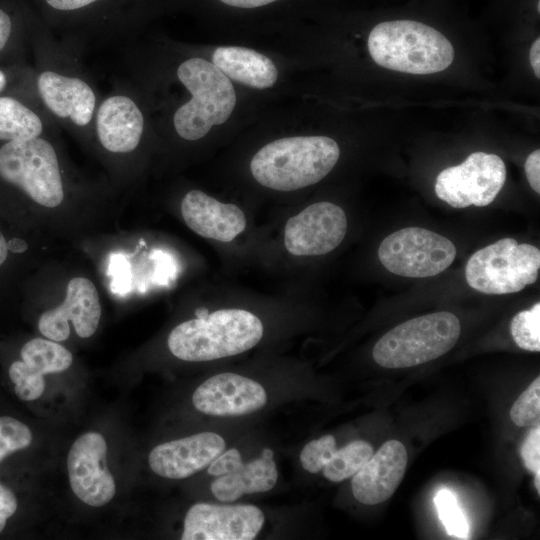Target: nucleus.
I'll use <instances>...</instances> for the list:
<instances>
[{
  "mask_svg": "<svg viewBox=\"0 0 540 540\" xmlns=\"http://www.w3.org/2000/svg\"><path fill=\"white\" fill-rule=\"evenodd\" d=\"M27 247L26 242L20 238H13L7 242V249L13 253H22Z\"/></svg>",
  "mask_w": 540,
  "mask_h": 540,
  "instance_id": "38",
  "label": "nucleus"
},
{
  "mask_svg": "<svg viewBox=\"0 0 540 540\" xmlns=\"http://www.w3.org/2000/svg\"><path fill=\"white\" fill-rule=\"evenodd\" d=\"M263 512L251 504L196 503L185 519L182 540H252L263 527Z\"/></svg>",
  "mask_w": 540,
  "mask_h": 540,
  "instance_id": "13",
  "label": "nucleus"
},
{
  "mask_svg": "<svg viewBox=\"0 0 540 540\" xmlns=\"http://www.w3.org/2000/svg\"><path fill=\"white\" fill-rule=\"evenodd\" d=\"M17 510V499L14 493L0 484V533L4 529L7 519Z\"/></svg>",
  "mask_w": 540,
  "mask_h": 540,
  "instance_id": "32",
  "label": "nucleus"
},
{
  "mask_svg": "<svg viewBox=\"0 0 540 540\" xmlns=\"http://www.w3.org/2000/svg\"><path fill=\"white\" fill-rule=\"evenodd\" d=\"M459 319L448 311L405 321L384 334L374 345L375 362L390 369L408 368L435 360L459 339Z\"/></svg>",
  "mask_w": 540,
  "mask_h": 540,
  "instance_id": "5",
  "label": "nucleus"
},
{
  "mask_svg": "<svg viewBox=\"0 0 540 540\" xmlns=\"http://www.w3.org/2000/svg\"><path fill=\"white\" fill-rule=\"evenodd\" d=\"M367 45L376 64L403 73H437L454 60L450 41L435 28L415 20L377 24L369 33Z\"/></svg>",
  "mask_w": 540,
  "mask_h": 540,
  "instance_id": "3",
  "label": "nucleus"
},
{
  "mask_svg": "<svg viewBox=\"0 0 540 540\" xmlns=\"http://www.w3.org/2000/svg\"><path fill=\"white\" fill-rule=\"evenodd\" d=\"M270 448H265L260 458L252 460L236 471L218 476L211 483V492L222 502H233L244 494L262 493L276 484L278 472Z\"/></svg>",
  "mask_w": 540,
  "mask_h": 540,
  "instance_id": "22",
  "label": "nucleus"
},
{
  "mask_svg": "<svg viewBox=\"0 0 540 540\" xmlns=\"http://www.w3.org/2000/svg\"><path fill=\"white\" fill-rule=\"evenodd\" d=\"M263 324L243 309H220L184 321L172 329L170 352L184 361L201 362L241 354L263 336Z\"/></svg>",
  "mask_w": 540,
  "mask_h": 540,
  "instance_id": "2",
  "label": "nucleus"
},
{
  "mask_svg": "<svg viewBox=\"0 0 540 540\" xmlns=\"http://www.w3.org/2000/svg\"><path fill=\"white\" fill-rule=\"evenodd\" d=\"M13 31V21L10 14L0 7V52L9 42Z\"/></svg>",
  "mask_w": 540,
  "mask_h": 540,
  "instance_id": "35",
  "label": "nucleus"
},
{
  "mask_svg": "<svg viewBox=\"0 0 540 540\" xmlns=\"http://www.w3.org/2000/svg\"><path fill=\"white\" fill-rule=\"evenodd\" d=\"M505 180L506 166L498 155L474 152L438 174L435 193L454 208L483 207L493 202Z\"/></svg>",
  "mask_w": 540,
  "mask_h": 540,
  "instance_id": "9",
  "label": "nucleus"
},
{
  "mask_svg": "<svg viewBox=\"0 0 540 540\" xmlns=\"http://www.w3.org/2000/svg\"><path fill=\"white\" fill-rule=\"evenodd\" d=\"M92 126L102 148L126 154L140 144L145 122L136 101L126 92H117L99 102Z\"/></svg>",
  "mask_w": 540,
  "mask_h": 540,
  "instance_id": "17",
  "label": "nucleus"
},
{
  "mask_svg": "<svg viewBox=\"0 0 540 540\" xmlns=\"http://www.w3.org/2000/svg\"><path fill=\"white\" fill-rule=\"evenodd\" d=\"M439 517L450 536L467 539L468 523L457 505L456 497L447 489L440 490L435 496Z\"/></svg>",
  "mask_w": 540,
  "mask_h": 540,
  "instance_id": "26",
  "label": "nucleus"
},
{
  "mask_svg": "<svg viewBox=\"0 0 540 540\" xmlns=\"http://www.w3.org/2000/svg\"><path fill=\"white\" fill-rule=\"evenodd\" d=\"M510 418L520 427L539 425L540 377H537L514 402L510 409Z\"/></svg>",
  "mask_w": 540,
  "mask_h": 540,
  "instance_id": "27",
  "label": "nucleus"
},
{
  "mask_svg": "<svg viewBox=\"0 0 540 540\" xmlns=\"http://www.w3.org/2000/svg\"><path fill=\"white\" fill-rule=\"evenodd\" d=\"M67 470L73 493L83 503L100 507L115 495V481L107 467V443L98 432H86L72 444Z\"/></svg>",
  "mask_w": 540,
  "mask_h": 540,
  "instance_id": "10",
  "label": "nucleus"
},
{
  "mask_svg": "<svg viewBox=\"0 0 540 540\" xmlns=\"http://www.w3.org/2000/svg\"><path fill=\"white\" fill-rule=\"evenodd\" d=\"M20 361L10 365L9 377L22 391L42 392L45 374L67 370L73 362L71 352L56 341L34 338L24 344Z\"/></svg>",
  "mask_w": 540,
  "mask_h": 540,
  "instance_id": "20",
  "label": "nucleus"
},
{
  "mask_svg": "<svg viewBox=\"0 0 540 540\" xmlns=\"http://www.w3.org/2000/svg\"><path fill=\"white\" fill-rule=\"evenodd\" d=\"M372 446L363 440L353 441L337 449L323 467L324 477L331 482H341L353 477L373 455Z\"/></svg>",
  "mask_w": 540,
  "mask_h": 540,
  "instance_id": "24",
  "label": "nucleus"
},
{
  "mask_svg": "<svg viewBox=\"0 0 540 540\" xmlns=\"http://www.w3.org/2000/svg\"><path fill=\"white\" fill-rule=\"evenodd\" d=\"M100 317L101 305L95 285L88 278L75 277L67 285L62 304L40 316L38 328L46 338L62 342L69 337L71 321L78 336L88 338L96 332Z\"/></svg>",
  "mask_w": 540,
  "mask_h": 540,
  "instance_id": "14",
  "label": "nucleus"
},
{
  "mask_svg": "<svg viewBox=\"0 0 540 540\" xmlns=\"http://www.w3.org/2000/svg\"><path fill=\"white\" fill-rule=\"evenodd\" d=\"M177 77L191 98L174 113L173 125L184 140L203 138L214 125L230 117L236 93L229 78L212 62L194 57L177 68Z\"/></svg>",
  "mask_w": 540,
  "mask_h": 540,
  "instance_id": "4",
  "label": "nucleus"
},
{
  "mask_svg": "<svg viewBox=\"0 0 540 540\" xmlns=\"http://www.w3.org/2000/svg\"><path fill=\"white\" fill-rule=\"evenodd\" d=\"M455 245L446 237L420 227L397 230L383 239L378 258L391 273L426 278L446 270L456 257Z\"/></svg>",
  "mask_w": 540,
  "mask_h": 540,
  "instance_id": "8",
  "label": "nucleus"
},
{
  "mask_svg": "<svg viewBox=\"0 0 540 540\" xmlns=\"http://www.w3.org/2000/svg\"><path fill=\"white\" fill-rule=\"evenodd\" d=\"M407 461V450L400 441H386L352 477L354 497L367 505L390 498L404 477Z\"/></svg>",
  "mask_w": 540,
  "mask_h": 540,
  "instance_id": "18",
  "label": "nucleus"
},
{
  "mask_svg": "<svg viewBox=\"0 0 540 540\" xmlns=\"http://www.w3.org/2000/svg\"><path fill=\"white\" fill-rule=\"evenodd\" d=\"M529 59L531 67L534 71L535 76L539 79L540 78V38H537L529 52Z\"/></svg>",
  "mask_w": 540,
  "mask_h": 540,
  "instance_id": "36",
  "label": "nucleus"
},
{
  "mask_svg": "<svg viewBox=\"0 0 540 540\" xmlns=\"http://www.w3.org/2000/svg\"><path fill=\"white\" fill-rule=\"evenodd\" d=\"M267 402L258 382L234 373H221L204 381L192 396L194 407L211 416H239L253 413Z\"/></svg>",
  "mask_w": 540,
  "mask_h": 540,
  "instance_id": "15",
  "label": "nucleus"
},
{
  "mask_svg": "<svg viewBox=\"0 0 540 540\" xmlns=\"http://www.w3.org/2000/svg\"><path fill=\"white\" fill-rule=\"evenodd\" d=\"M36 89L43 106L63 123L80 129L93 124L98 97L83 76L46 68L37 75Z\"/></svg>",
  "mask_w": 540,
  "mask_h": 540,
  "instance_id": "12",
  "label": "nucleus"
},
{
  "mask_svg": "<svg viewBox=\"0 0 540 540\" xmlns=\"http://www.w3.org/2000/svg\"><path fill=\"white\" fill-rule=\"evenodd\" d=\"M340 149L326 136H294L274 140L252 157L250 170L262 186L294 191L322 180L336 165Z\"/></svg>",
  "mask_w": 540,
  "mask_h": 540,
  "instance_id": "1",
  "label": "nucleus"
},
{
  "mask_svg": "<svg viewBox=\"0 0 540 540\" xmlns=\"http://www.w3.org/2000/svg\"><path fill=\"white\" fill-rule=\"evenodd\" d=\"M0 178L44 207H57L64 199L58 155L53 144L42 136L1 146Z\"/></svg>",
  "mask_w": 540,
  "mask_h": 540,
  "instance_id": "6",
  "label": "nucleus"
},
{
  "mask_svg": "<svg viewBox=\"0 0 540 540\" xmlns=\"http://www.w3.org/2000/svg\"><path fill=\"white\" fill-rule=\"evenodd\" d=\"M337 450L333 435H324L307 443L300 453L302 467L310 473H318Z\"/></svg>",
  "mask_w": 540,
  "mask_h": 540,
  "instance_id": "29",
  "label": "nucleus"
},
{
  "mask_svg": "<svg viewBox=\"0 0 540 540\" xmlns=\"http://www.w3.org/2000/svg\"><path fill=\"white\" fill-rule=\"evenodd\" d=\"M32 442V432L23 422L10 417H0V462L9 454L27 448Z\"/></svg>",
  "mask_w": 540,
  "mask_h": 540,
  "instance_id": "28",
  "label": "nucleus"
},
{
  "mask_svg": "<svg viewBox=\"0 0 540 540\" xmlns=\"http://www.w3.org/2000/svg\"><path fill=\"white\" fill-rule=\"evenodd\" d=\"M525 174L531 188L540 193V150H534L525 161Z\"/></svg>",
  "mask_w": 540,
  "mask_h": 540,
  "instance_id": "33",
  "label": "nucleus"
},
{
  "mask_svg": "<svg viewBox=\"0 0 540 540\" xmlns=\"http://www.w3.org/2000/svg\"><path fill=\"white\" fill-rule=\"evenodd\" d=\"M347 232L344 210L331 202H317L289 218L284 245L295 256H318L333 251Z\"/></svg>",
  "mask_w": 540,
  "mask_h": 540,
  "instance_id": "11",
  "label": "nucleus"
},
{
  "mask_svg": "<svg viewBox=\"0 0 540 540\" xmlns=\"http://www.w3.org/2000/svg\"><path fill=\"white\" fill-rule=\"evenodd\" d=\"M7 84V77L6 74L0 70V92L3 91Z\"/></svg>",
  "mask_w": 540,
  "mask_h": 540,
  "instance_id": "40",
  "label": "nucleus"
},
{
  "mask_svg": "<svg viewBox=\"0 0 540 540\" xmlns=\"http://www.w3.org/2000/svg\"><path fill=\"white\" fill-rule=\"evenodd\" d=\"M99 0H45V2L58 11H76L87 7Z\"/></svg>",
  "mask_w": 540,
  "mask_h": 540,
  "instance_id": "34",
  "label": "nucleus"
},
{
  "mask_svg": "<svg viewBox=\"0 0 540 540\" xmlns=\"http://www.w3.org/2000/svg\"><path fill=\"white\" fill-rule=\"evenodd\" d=\"M7 253H8L7 242L4 236L2 235V233L0 232V265H2L5 262L7 258Z\"/></svg>",
  "mask_w": 540,
  "mask_h": 540,
  "instance_id": "39",
  "label": "nucleus"
},
{
  "mask_svg": "<svg viewBox=\"0 0 540 540\" xmlns=\"http://www.w3.org/2000/svg\"><path fill=\"white\" fill-rule=\"evenodd\" d=\"M221 2L238 8H256L275 2L277 0H220Z\"/></svg>",
  "mask_w": 540,
  "mask_h": 540,
  "instance_id": "37",
  "label": "nucleus"
},
{
  "mask_svg": "<svg viewBox=\"0 0 540 540\" xmlns=\"http://www.w3.org/2000/svg\"><path fill=\"white\" fill-rule=\"evenodd\" d=\"M243 465L242 457L235 448L218 455L209 465L207 472L215 477L232 473Z\"/></svg>",
  "mask_w": 540,
  "mask_h": 540,
  "instance_id": "31",
  "label": "nucleus"
},
{
  "mask_svg": "<svg viewBox=\"0 0 540 540\" xmlns=\"http://www.w3.org/2000/svg\"><path fill=\"white\" fill-rule=\"evenodd\" d=\"M44 121L34 110L16 98L0 96V140L24 141L40 137Z\"/></svg>",
  "mask_w": 540,
  "mask_h": 540,
  "instance_id": "23",
  "label": "nucleus"
},
{
  "mask_svg": "<svg viewBox=\"0 0 540 540\" xmlns=\"http://www.w3.org/2000/svg\"><path fill=\"white\" fill-rule=\"evenodd\" d=\"M186 225L196 234L230 242L246 227L244 212L235 204L222 203L201 190H190L181 201Z\"/></svg>",
  "mask_w": 540,
  "mask_h": 540,
  "instance_id": "19",
  "label": "nucleus"
},
{
  "mask_svg": "<svg viewBox=\"0 0 540 540\" xmlns=\"http://www.w3.org/2000/svg\"><path fill=\"white\" fill-rule=\"evenodd\" d=\"M540 251L531 244L502 238L476 251L465 268L468 285L485 294H510L536 282Z\"/></svg>",
  "mask_w": 540,
  "mask_h": 540,
  "instance_id": "7",
  "label": "nucleus"
},
{
  "mask_svg": "<svg viewBox=\"0 0 540 540\" xmlns=\"http://www.w3.org/2000/svg\"><path fill=\"white\" fill-rule=\"evenodd\" d=\"M225 448L224 439L214 432H201L164 442L154 447L148 462L164 478L184 479L208 466Z\"/></svg>",
  "mask_w": 540,
  "mask_h": 540,
  "instance_id": "16",
  "label": "nucleus"
},
{
  "mask_svg": "<svg viewBox=\"0 0 540 540\" xmlns=\"http://www.w3.org/2000/svg\"><path fill=\"white\" fill-rule=\"evenodd\" d=\"M212 60L228 78L252 88H270L278 78L277 68L271 59L246 47H217Z\"/></svg>",
  "mask_w": 540,
  "mask_h": 540,
  "instance_id": "21",
  "label": "nucleus"
},
{
  "mask_svg": "<svg viewBox=\"0 0 540 540\" xmlns=\"http://www.w3.org/2000/svg\"><path fill=\"white\" fill-rule=\"evenodd\" d=\"M510 332L513 340L523 350L540 351V303L518 312L511 320Z\"/></svg>",
  "mask_w": 540,
  "mask_h": 540,
  "instance_id": "25",
  "label": "nucleus"
},
{
  "mask_svg": "<svg viewBox=\"0 0 540 540\" xmlns=\"http://www.w3.org/2000/svg\"><path fill=\"white\" fill-rule=\"evenodd\" d=\"M521 457L527 469L535 475V487L540 493V427L537 425L527 435L521 447Z\"/></svg>",
  "mask_w": 540,
  "mask_h": 540,
  "instance_id": "30",
  "label": "nucleus"
}]
</instances>
